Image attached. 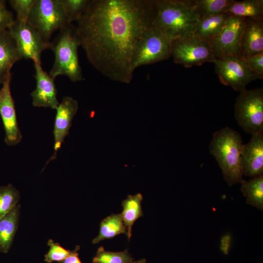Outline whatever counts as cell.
I'll use <instances>...</instances> for the list:
<instances>
[{
	"label": "cell",
	"instance_id": "6da1fadb",
	"mask_svg": "<svg viewBox=\"0 0 263 263\" xmlns=\"http://www.w3.org/2000/svg\"><path fill=\"white\" fill-rule=\"evenodd\" d=\"M156 13V0H90L75 30L91 64L112 80L130 83L137 46Z\"/></svg>",
	"mask_w": 263,
	"mask_h": 263
},
{
	"label": "cell",
	"instance_id": "7a4b0ae2",
	"mask_svg": "<svg viewBox=\"0 0 263 263\" xmlns=\"http://www.w3.org/2000/svg\"><path fill=\"white\" fill-rule=\"evenodd\" d=\"M153 26L171 42L194 35L199 17L189 0H156Z\"/></svg>",
	"mask_w": 263,
	"mask_h": 263
},
{
	"label": "cell",
	"instance_id": "3957f363",
	"mask_svg": "<svg viewBox=\"0 0 263 263\" xmlns=\"http://www.w3.org/2000/svg\"><path fill=\"white\" fill-rule=\"evenodd\" d=\"M243 145L241 134L225 127L213 133L209 146V153L217 161L229 187L244 180L241 161Z\"/></svg>",
	"mask_w": 263,
	"mask_h": 263
},
{
	"label": "cell",
	"instance_id": "277c9868",
	"mask_svg": "<svg viewBox=\"0 0 263 263\" xmlns=\"http://www.w3.org/2000/svg\"><path fill=\"white\" fill-rule=\"evenodd\" d=\"M79 46L75 27L72 24L59 30L51 42L55 60L49 75L54 79L60 75L67 76L73 82L82 79L77 51Z\"/></svg>",
	"mask_w": 263,
	"mask_h": 263
},
{
	"label": "cell",
	"instance_id": "5b68a950",
	"mask_svg": "<svg viewBox=\"0 0 263 263\" xmlns=\"http://www.w3.org/2000/svg\"><path fill=\"white\" fill-rule=\"evenodd\" d=\"M27 22L43 39L50 42L54 32L69 24L60 0H36Z\"/></svg>",
	"mask_w": 263,
	"mask_h": 263
},
{
	"label": "cell",
	"instance_id": "8992f818",
	"mask_svg": "<svg viewBox=\"0 0 263 263\" xmlns=\"http://www.w3.org/2000/svg\"><path fill=\"white\" fill-rule=\"evenodd\" d=\"M234 117L239 126L251 135L263 132V89L244 90L234 105Z\"/></svg>",
	"mask_w": 263,
	"mask_h": 263
},
{
	"label": "cell",
	"instance_id": "52a82bcc",
	"mask_svg": "<svg viewBox=\"0 0 263 263\" xmlns=\"http://www.w3.org/2000/svg\"><path fill=\"white\" fill-rule=\"evenodd\" d=\"M213 63L220 82L237 92L243 91L249 83L260 79L250 70L246 61L239 56H223L215 59Z\"/></svg>",
	"mask_w": 263,
	"mask_h": 263
},
{
	"label": "cell",
	"instance_id": "ba28073f",
	"mask_svg": "<svg viewBox=\"0 0 263 263\" xmlns=\"http://www.w3.org/2000/svg\"><path fill=\"white\" fill-rule=\"evenodd\" d=\"M171 56L175 63L186 68L213 62L216 59L209 42L194 35L172 42Z\"/></svg>",
	"mask_w": 263,
	"mask_h": 263
},
{
	"label": "cell",
	"instance_id": "9c48e42d",
	"mask_svg": "<svg viewBox=\"0 0 263 263\" xmlns=\"http://www.w3.org/2000/svg\"><path fill=\"white\" fill-rule=\"evenodd\" d=\"M171 42L152 25L145 33L137 46L133 69L167 59L171 56Z\"/></svg>",
	"mask_w": 263,
	"mask_h": 263
},
{
	"label": "cell",
	"instance_id": "30bf717a",
	"mask_svg": "<svg viewBox=\"0 0 263 263\" xmlns=\"http://www.w3.org/2000/svg\"><path fill=\"white\" fill-rule=\"evenodd\" d=\"M8 31L15 42L21 58L31 59L34 62L41 63V53L50 49V42L44 41L27 21L15 19Z\"/></svg>",
	"mask_w": 263,
	"mask_h": 263
},
{
	"label": "cell",
	"instance_id": "8fae6325",
	"mask_svg": "<svg viewBox=\"0 0 263 263\" xmlns=\"http://www.w3.org/2000/svg\"><path fill=\"white\" fill-rule=\"evenodd\" d=\"M244 20L245 18L243 17L231 16L220 33L208 41L216 59L225 56H239L240 42Z\"/></svg>",
	"mask_w": 263,
	"mask_h": 263
},
{
	"label": "cell",
	"instance_id": "7c38bea8",
	"mask_svg": "<svg viewBox=\"0 0 263 263\" xmlns=\"http://www.w3.org/2000/svg\"><path fill=\"white\" fill-rule=\"evenodd\" d=\"M11 76L5 80L0 89V115L5 131V142L8 146H15L20 143L22 136L11 93Z\"/></svg>",
	"mask_w": 263,
	"mask_h": 263
},
{
	"label": "cell",
	"instance_id": "4fadbf2b",
	"mask_svg": "<svg viewBox=\"0 0 263 263\" xmlns=\"http://www.w3.org/2000/svg\"><path fill=\"white\" fill-rule=\"evenodd\" d=\"M77 109V101L70 96H64L56 109V114L53 130L54 152L45 166L56 158L57 151L60 149L65 138L69 133L72 121Z\"/></svg>",
	"mask_w": 263,
	"mask_h": 263
},
{
	"label": "cell",
	"instance_id": "5bb4252c",
	"mask_svg": "<svg viewBox=\"0 0 263 263\" xmlns=\"http://www.w3.org/2000/svg\"><path fill=\"white\" fill-rule=\"evenodd\" d=\"M34 63L36 87L31 94L32 104L34 107L56 109L59 103L57 98L55 79L43 70L41 63Z\"/></svg>",
	"mask_w": 263,
	"mask_h": 263
},
{
	"label": "cell",
	"instance_id": "9a60e30c",
	"mask_svg": "<svg viewBox=\"0 0 263 263\" xmlns=\"http://www.w3.org/2000/svg\"><path fill=\"white\" fill-rule=\"evenodd\" d=\"M251 135L243 145L241 161L243 175L253 178L263 175V132Z\"/></svg>",
	"mask_w": 263,
	"mask_h": 263
},
{
	"label": "cell",
	"instance_id": "2e32d148",
	"mask_svg": "<svg viewBox=\"0 0 263 263\" xmlns=\"http://www.w3.org/2000/svg\"><path fill=\"white\" fill-rule=\"evenodd\" d=\"M263 53V19L245 18L239 56L245 58Z\"/></svg>",
	"mask_w": 263,
	"mask_h": 263
},
{
	"label": "cell",
	"instance_id": "e0dca14e",
	"mask_svg": "<svg viewBox=\"0 0 263 263\" xmlns=\"http://www.w3.org/2000/svg\"><path fill=\"white\" fill-rule=\"evenodd\" d=\"M15 42L8 30L0 32V84L11 76L13 65L21 59Z\"/></svg>",
	"mask_w": 263,
	"mask_h": 263
},
{
	"label": "cell",
	"instance_id": "ac0fdd59",
	"mask_svg": "<svg viewBox=\"0 0 263 263\" xmlns=\"http://www.w3.org/2000/svg\"><path fill=\"white\" fill-rule=\"evenodd\" d=\"M20 205H18L0 218V252L7 253L18 227Z\"/></svg>",
	"mask_w": 263,
	"mask_h": 263
},
{
	"label": "cell",
	"instance_id": "d6986e66",
	"mask_svg": "<svg viewBox=\"0 0 263 263\" xmlns=\"http://www.w3.org/2000/svg\"><path fill=\"white\" fill-rule=\"evenodd\" d=\"M231 16L223 13L200 19L196 24L194 35L201 39L210 41L220 33Z\"/></svg>",
	"mask_w": 263,
	"mask_h": 263
},
{
	"label": "cell",
	"instance_id": "ffe728a7",
	"mask_svg": "<svg viewBox=\"0 0 263 263\" xmlns=\"http://www.w3.org/2000/svg\"><path fill=\"white\" fill-rule=\"evenodd\" d=\"M143 196L140 193L135 195H129L122 202L123 210L121 214L126 229L127 236L129 241L132 235V226L139 217L143 216L141 207Z\"/></svg>",
	"mask_w": 263,
	"mask_h": 263
},
{
	"label": "cell",
	"instance_id": "44dd1931",
	"mask_svg": "<svg viewBox=\"0 0 263 263\" xmlns=\"http://www.w3.org/2000/svg\"><path fill=\"white\" fill-rule=\"evenodd\" d=\"M224 13L244 18L263 19V0H233L225 10Z\"/></svg>",
	"mask_w": 263,
	"mask_h": 263
},
{
	"label": "cell",
	"instance_id": "7402d4cb",
	"mask_svg": "<svg viewBox=\"0 0 263 263\" xmlns=\"http://www.w3.org/2000/svg\"><path fill=\"white\" fill-rule=\"evenodd\" d=\"M241 190L246 203L259 210H263V175L241 183Z\"/></svg>",
	"mask_w": 263,
	"mask_h": 263
},
{
	"label": "cell",
	"instance_id": "603a6c76",
	"mask_svg": "<svg viewBox=\"0 0 263 263\" xmlns=\"http://www.w3.org/2000/svg\"><path fill=\"white\" fill-rule=\"evenodd\" d=\"M120 234H127L121 214H112L100 223L98 236L93 240L95 244L107 239H112Z\"/></svg>",
	"mask_w": 263,
	"mask_h": 263
},
{
	"label": "cell",
	"instance_id": "cb8c5ba5",
	"mask_svg": "<svg viewBox=\"0 0 263 263\" xmlns=\"http://www.w3.org/2000/svg\"><path fill=\"white\" fill-rule=\"evenodd\" d=\"M233 0H189L200 19L224 13Z\"/></svg>",
	"mask_w": 263,
	"mask_h": 263
},
{
	"label": "cell",
	"instance_id": "d4e9b609",
	"mask_svg": "<svg viewBox=\"0 0 263 263\" xmlns=\"http://www.w3.org/2000/svg\"><path fill=\"white\" fill-rule=\"evenodd\" d=\"M19 192L12 184L0 187V218L18 205Z\"/></svg>",
	"mask_w": 263,
	"mask_h": 263
},
{
	"label": "cell",
	"instance_id": "484cf974",
	"mask_svg": "<svg viewBox=\"0 0 263 263\" xmlns=\"http://www.w3.org/2000/svg\"><path fill=\"white\" fill-rule=\"evenodd\" d=\"M92 261L94 263H132L133 258L127 249L121 252H112L106 251L103 246H100Z\"/></svg>",
	"mask_w": 263,
	"mask_h": 263
},
{
	"label": "cell",
	"instance_id": "4316f807",
	"mask_svg": "<svg viewBox=\"0 0 263 263\" xmlns=\"http://www.w3.org/2000/svg\"><path fill=\"white\" fill-rule=\"evenodd\" d=\"M68 21H76L85 10L90 0H60Z\"/></svg>",
	"mask_w": 263,
	"mask_h": 263
},
{
	"label": "cell",
	"instance_id": "83f0119b",
	"mask_svg": "<svg viewBox=\"0 0 263 263\" xmlns=\"http://www.w3.org/2000/svg\"><path fill=\"white\" fill-rule=\"evenodd\" d=\"M50 247L49 251L45 255L44 261L50 263L54 262H60L68 257L72 251L67 250L61 246L58 243H55L51 239L47 243Z\"/></svg>",
	"mask_w": 263,
	"mask_h": 263
},
{
	"label": "cell",
	"instance_id": "f1b7e54d",
	"mask_svg": "<svg viewBox=\"0 0 263 263\" xmlns=\"http://www.w3.org/2000/svg\"><path fill=\"white\" fill-rule=\"evenodd\" d=\"M36 0H10L9 3L17 14L16 19L27 21Z\"/></svg>",
	"mask_w": 263,
	"mask_h": 263
},
{
	"label": "cell",
	"instance_id": "f546056e",
	"mask_svg": "<svg viewBox=\"0 0 263 263\" xmlns=\"http://www.w3.org/2000/svg\"><path fill=\"white\" fill-rule=\"evenodd\" d=\"M15 19L13 13L7 9L5 1L0 0V32L8 30Z\"/></svg>",
	"mask_w": 263,
	"mask_h": 263
},
{
	"label": "cell",
	"instance_id": "4dcf8cb0",
	"mask_svg": "<svg viewBox=\"0 0 263 263\" xmlns=\"http://www.w3.org/2000/svg\"><path fill=\"white\" fill-rule=\"evenodd\" d=\"M250 70L257 74L260 79L263 78V53L244 58Z\"/></svg>",
	"mask_w": 263,
	"mask_h": 263
},
{
	"label": "cell",
	"instance_id": "1f68e13d",
	"mask_svg": "<svg viewBox=\"0 0 263 263\" xmlns=\"http://www.w3.org/2000/svg\"><path fill=\"white\" fill-rule=\"evenodd\" d=\"M231 236L229 234H226L222 237L221 240L220 249L223 253L227 255L230 247Z\"/></svg>",
	"mask_w": 263,
	"mask_h": 263
},
{
	"label": "cell",
	"instance_id": "d6a6232c",
	"mask_svg": "<svg viewBox=\"0 0 263 263\" xmlns=\"http://www.w3.org/2000/svg\"><path fill=\"white\" fill-rule=\"evenodd\" d=\"M79 249V246H76L75 248L72 251V253L59 263H82L78 257L77 251Z\"/></svg>",
	"mask_w": 263,
	"mask_h": 263
},
{
	"label": "cell",
	"instance_id": "836d02e7",
	"mask_svg": "<svg viewBox=\"0 0 263 263\" xmlns=\"http://www.w3.org/2000/svg\"><path fill=\"white\" fill-rule=\"evenodd\" d=\"M132 263H147V262L145 259H143L137 261H134Z\"/></svg>",
	"mask_w": 263,
	"mask_h": 263
}]
</instances>
